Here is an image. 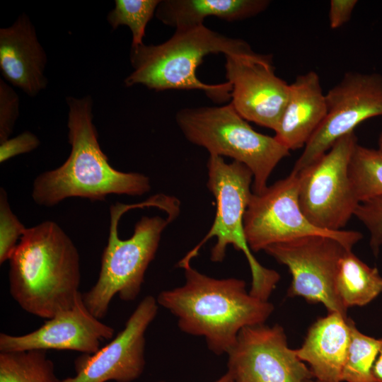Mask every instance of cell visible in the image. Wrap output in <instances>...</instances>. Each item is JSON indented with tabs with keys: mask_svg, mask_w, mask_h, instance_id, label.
<instances>
[{
	"mask_svg": "<svg viewBox=\"0 0 382 382\" xmlns=\"http://www.w3.org/2000/svg\"><path fill=\"white\" fill-rule=\"evenodd\" d=\"M184 270L185 284L162 291L157 302L177 318L181 331L204 337L216 355L227 354L243 328L264 324L274 311L269 301L248 292L242 279H215L191 265Z\"/></svg>",
	"mask_w": 382,
	"mask_h": 382,
	"instance_id": "1",
	"label": "cell"
},
{
	"mask_svg": "<svg viewBox=\"0 0 382 382\" xmlns=\"http://www.w3.org/2000/svg\"><path fill=\"white\" fill-rule=\"evenodd\" d=\"M71 152L59 167L39 175L32 197L41 206L52 207L69 197L105 201L111 194L141 196L151 189L149 178L139 173L114 168L103 152L93 122L90 96L66 98Z\"/></svg>",
	"mask_w": 382,
	"mask_h": 382,
	"instance_id": "2",
	"label": "cell"
},
{
	"mask_svg": "<svg viewBox=\"0 0 382 382\" xmlns=\"http://www.w3.org/2000/svg\"><path fill=\"white\" fill-rule=\"evenodd\" d=\"M8 261L9 291L23 311L50 319L74 305L81 293L79 255L57 223L27 228Z\"/></svg>",
	"mask_w": 382,
	"mask_h": 382,
	"instance_id": "3",
	"label": "cell"
},
{
	"mask_svg": "<svg viewBox=\"0 0 382 382\" xmlns=\"http://www.w3.org/2000/svg\"><path fill=\"white\" fill-rule=\"evenodd\" d=\"M253 50L245 41L214 31L204 25L176 29L166 42L144 44L131 48L132 72L125 80L126 86L141 84L161 91L169 89L200 90L213 101L231 99V84L226 81L207 84L197 74L204 57L210 54H241Z\"/></svg>",
	"mask_w": 382,
	"mask_h": 382,
	"instance_id": "4",
	"label": "cell"
},
{
	"mask_svg": "<svg viewBox=\"0 0 382 382\" xmlns=\"http://www.w3.org/2000/svg\"><path fill=\"white\" fill-rule=\"evenodd\" d=\"M207 175V186L216 204L214 222L202 241L177 265L183 269L190 266L191 260L198 255L202 245L215 237L216 241L211 250V260L215 262L223 261L228 245L242 251L252 274L250 294L268 301L280 276L275 270L267 269L257 262L248 246L244 232V214L253 194L250 190L253 174L241 163L233 161L227 163L223 157L209 155Z\"/></svg>",
	"mask_w": 382,
	"mask_h": 382,
	"instance_id": "5",
	"label": "cell"
},
{
	"mask_svg": "<svg viewBox=\"0 0 382 382\" xmlns=\"http://www.w3.org/2000/svg\"><path fill=\"white\" fill-rule=\"evenodd\" d=\"M175 120L185 137L209 155L230 157L245 165L253 174L255 194L265 190L273 170L290 154L274 137L253 129L231 103L184 108L177 112Z\"/></svg>",
	"mask_w": 382,
	"mask_h": 382,
	"instance_id": "6",
	"label": "cell"
},
{
	"mask_svg": "<svg viewBox=\"0 0 382 382\" xmlns=\"http://www.w3.org/2000/svg\"><path fill=\"white\" fill-rule=\"evenodd\" d=\"M133 204L120 202L112 205L108 243L104 248L98 278L95 284L82 294L88 311L97 318L105 317L116 295L125 301H132L139 294L148 266L158 248L161 234L173 221L167 217L143 216L135 224L128 239L120 238L118 221Z\"/></svg>",
	"mask_w": 382,
	"mask_h": 382,
	"instance_id": "7",
	"label": "cell"
},
{
	"mask_svg": "<svg viewBox=\"0 0 382 382\" xmlns=\"http://www.w3.org/2000/svg\"><path fill=\"white\" fill-rule=\"evenodd\" d=\"M299 173L291 170L260 194L253 192L244 214V232L251 251L308 236L334 238L347 248L362 238L356 231H330L313 225L302 212L299 199Z\"/></svg>",
	"mask_w": 382,
	"mask_h": 382,
	"instance_id": "8",
	"label": "cell"
},
{
	"mask_svg": "<svg viewBox=\"0 0 382 382\" xmlns=\"http://www.w3.org/2000/svg\"><path fill=\"white\" fill-rule=\"evenodd\" d=\"M357 138L352 132L338 139L321 157L299 173V199L303 213L315 226L342 230L360 203L349 167Z\"/></svg>",
	"mask_w": 382,
	"mask_h": 382,
	"instance_id": "9",
	"label": "cell"
},
{
	"mask_svg": "<svg viewBox=\"0 0 382 382\" xmlns=\"http://www.w3.org/2000/svg\"><path fill=\"white\" fill-rule=\"evenodd\" d=\"M349 250L338 240L323 236H308L272 245L265 251L284 265L291 274L287 291L310 303H321L328 312L347 316L335 290L340 262Z\"/></svg>",
	"mask_w": 382,
	"mask_h": 382,
	"instance_id": "10",
	"label": "cell"
},
{
	"mask_svg": "<svg viewBox=\"0 0 382 382\" xmlns=\"http://www.w3.org/2000/svg\"><path fill=\"white\" fill-rule=\"evenodd\" d=\"M326 115L296 161L299 172L364 120L382 116V75L349 71L325 93Z\"/></svg>",
	"mask_w": 382,
	"mask_h": 382,
	"instance_id": "11",
	"label": "cell"
},
{
	"mask_svg": "<svg viewBox=\"0 0 382 382\" xmlns=\"http://www.w3.org/2000/svg\"><path fill=\"white\" fill-rule=\"evenodd\" d=\"M226 354L233 382H310L314 378L295 349L289 347L278 324L243 328Z\"/></svg>",
	"mask_w": 382,
	"mask_h": 382,
	"instance_id": "12",
	"label": "cell"
},
{
	"mask_svg": "<svg viewBox=\"0 0 382 382\" xmlns=\"http://www.w3.org/2000/svg\"><path fill=\"white\" fill-rule=\"evenodd\" d=\"M158 310L156 299L145 296L116 337L95 353L77 357L75 375L62 382H132L139 378L146 364L145 334Z\"/></svg>",
	"mask_w": 382,
	"mask_h": 382,
	"instance_id": "13",
	"label": "cell"
},
{
	"mask_svg": "<svg viewBox=\"0 0 382 382\" xmlns=\"http://www.w3.org/2000/svg\"><path fill=\"white\" fill-rule=\"evenodd\" d=\"M231 103L248 122L276 130L285 108L289 84L274 73L270 54L253 52L224 55Z\"/></svg>",
	"mask_w": 382,
	"mask_h": 382,
	"instance_id": "14",
	"label": "cell"
},
{
	"mask_svg": "<svg viewBox=\"0 0 382 382\" xmlns=\"http://www.w3.org/2000/svg\"><path fill=\"white\" fill-rule=\"evenodd\" d=\"M113 335L114 329L88 311L80 293L71 308L47 319L35 330L21 335L1 332L0 352L54 349L91 354Z\"/></svg>",
	"mask_w": 382,
	"mask_h": 382,
	"instance_id": "15",
	"label": "cell"
},
{
	"mask_svg": "<svg viewBox=\"0 0 382 382\" xmlns=\"http://www.w3.org/2000/svg\"><path fill=\"white\" fill-rule=\"evenodd\" d=\"M45 52L29 17L23 13L0 29V69L13 86L35 96L47 85Z\"/></svg>",
	"mask_w": 382,
	"mask_h": 382,
	"instance_id": "16",
	"label": "cell"
},
{
	"mask_svg": "<svg viewBox=\"0 0 382 382\" xmlns=\"http://www.w3.org/2000/svg\"><path fill=\"white\" fill-rule=\"evenodd\" d=\"M327 113L325 94L314 71L289 84L288 99L274 137L288 150L306 145Z\"/></svg>",
	"mask_w": 382,
	"mask_h": 382,
	"instance_id": "17",
	"label": "cell"
},
{
	"mask_svg": "<svg viewBox=\"0 0 382 382\" xmlns=\"http://www.w3.org/2000/svg\"><path fill=\"white\" fill-rule=\"evenodd\" d=\"M351 319L337 312L318 318L308 329L302 345L295 349L320 382H342L351 337Z\"/></svg>",
	"mask_w": 382,
	"mask_h": 382,
	"instance_id": "18",
	"label": "cell"
},
{
	"mask_svg": "<svg viewBox=\"0 0 382 382\" xmlns=\"http://www.w3.org/2000/svg\"><path fill=\"white\" fill-rule=\"evenodd\" d=\"M270 4L268 0H163L155 16L176 30L204 25L209 16L227 21L245 20L262 13Z\"/></svg>",
	"mask_w": 382,
	"mask_h": 382,
	"instance_id": "19",
	"label": "cell"
},
{
	"mask_svg": "<svg viewBox=\"0 0 382 382\" xmlns=\"http://www.w3.org/2000/svg\"><path fill=\"white\" fill-rule=\"evenodd\" d=\"M335 290L343 306H364L382 292V277L348 250L342 257L335 279Z\"/></svg>",
	"mask_w": 382,
	"mask_h": 382,
	"instance_id": "20",
	"label": "cell"
},
{
	"mask_svg": "<svg viewBox=\"0 0 382 382\" xmlns=\"http://www.w3.org/2000/svg\"><path fill=\"white\" fill-rule=\"evenodd\" d=\"M0 382H62L47 351L0 352Z\"/></svg>",
	"mask_w": 382,
	"mask_h": 382,
	"instance_id": "21",
	"label": "cell"
},
{
	"mask_svg": "<svg viewBox=\"0 0 382 382\" xmlns=\"http://www.w3.org/2000/svg\"><path fill=\"white\" fill-rule=\"evenodd\" d=\"M349 178L359 202L382 195V151L357 144L349 167Z\"/></svg>",
	"mask_w": 382,
	"mask_h": 382,
	"instance_id": "22",
	"label": "cell"
},
{
	"mask_svg": "<svg viewBox=\"0 0 382 382\" xmlns=\"http://www.w3.org/2000/svg\"><path fill=\"white\" fill-rule=\"evenodd\" d=\"M351 337L342 371V381L373 382L372 369L381 347V339L361 332L351 319Z\"/></svg>",
	"mask_w": 382,
	"mask_h": 382,
	"instance_id": "23",
	"label": "cell"
},
{
	"mask_svg": "<svg viewBox=\"0 0 382 382\" xmlns=\"http://www.w3.org/2000/svg\"><path fill=\"white\" fill-rule=\"evenodd\" d=\"M160 0H116L107 20L113 30L120 25L129 28L132 47L143 45L146 27L156 13Z\"/></svg>",
	"mask_w": 382,
	"mask_h": 382,
	"instance_id": "24",
	"label": "cell"
},
{
	"mask_svg": "<svg viewBox=\"0 0 382 382\" xmlns=\"http://www.w3.org/2000/svg\"><path fill=\"white\" fill-rule=\"evenodd\" d=\"M27 228L12 212L4 188L0 191V263L8 260Z\"/></svg>",
	"mask_w": 382,
	"mask_h": 382,
	"instance_id": "25",
	"label": "cell"
},
{
	"mask_svg": "<svg viewBox=\"0 0 382 382\" xmlns=\"http://www.w3.org/2000/svg\"><path fill=\"white\" fill-rule=\"evenodd\" d=\"M354 216L369 231L370 246L377 255L382 245V195L361 202Z\"/></svg>",
	"mask_w": 382,
	"mask_h": 382,
	"instance_id": "26",
	"label": "cell"
},
{
	"mask_svg": "<svg viewBox=\"0 0 382 382\" xmlns=\"http://www.w3.org/2000/svg\"><path fill=\"white\" fill-rule=\"evenodd\" d=\"M19 115V98L14 90L0 79V143L9 139Z\"/></svg>",
	"mask_w": 382,
	"mask_h": 382,
	"instance_id": "27",
	"label": "cell"
},
{
	"mask_svg": "<svg viewBox=\"0 0 382 382\" xmlns=\"http://www.w3.org/2000/svg\"><path fill=\"white\" fill-rule=\"evenodd\" d=\"M40 145V140L30 132H24L18 136L0 143V162L19 154L33 151Z\"/></svg>",
	"mask_w": 382,
	"mask_h": 382,
	"instance_id": "28",
	"label": "cell"
},
{
	"mask_svg": "<svg viewBox=\"0 0 382 382\" xmlns=\"http://www.w3.org/2000/svg\"><path fill=\"white\" fill-rule=\"evenodd\" d=\"M357 2V0H331L328 14L330 28L337 29L347 23Z\"/></svg>",
	"mask_w": 382,
	"mask_h": 382,
	"instance_id": "29",
	"label": "cell"
},
{
	"mask_svg": "<svg viewBox=\"0 0 382 382\" xmlns=\"http://www.w3.org/2000/svg\"><path fill=\"white\" fill-rule=\"evenodd\" d=\"M373 382H382V338L378 354L372 369Z\"/></svg>",
	"mask_w": 382,
	"mask_h": 382,
	"instance_id": "30",
	"label": "cell"
},
{
	"mask_svg": "<svg viewBox=\"0 0 382 382\" xmlns=\"http://www.w3.org/2000/svg\"><path fill=\"white\" fill-rule=\"evenodd\" d=\"M160 382H164V381H160ZM214 382H233V379L231 375L228 372H226V374L223 375L221 377L218 378Z\"/></svg>",
	"mask_w": 382,
	"mask_h": 382,
	"instance_id": "31",
	"label": "cell"
},
{
	"mask_svg": "<svg viewBox=\"0 0 382 382\" xmlns=\"http://www.w3.org/2000/svg\"><path fill=\"white\" fill-rule=\"evenodd\" d=\"M378 149L382 151V132L380 134V136L378 137Z\"/></svg>",
	"mask_w": 382,
	"mask_h": 382,
	"instance_id": "32",
	"label": "cell"
},
{
	"mask_svg": "<svg viewBox=\"0 0 382 382\" xmlns=\"http://www.w3.org/2000/svg\"><path fill=\"white\" fill-rule=\"evenodd\" d=\"M310 382H320V381H317V380H313H313H311Z\"/></svg>",
	"mask_w": 382,
	"mask_h": 382,
	"instance_id": "33",
	"label": "cell"
}]
</instances>
